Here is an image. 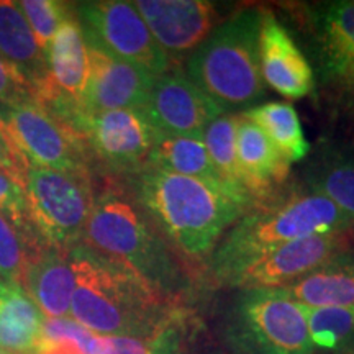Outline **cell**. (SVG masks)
Here are the masks:
<instances>
[{
  "mask_svg": "<svg viewBox=\"0 0 354 354\" xmlns=\"http://www.w3.org/2000/svg\"><path fill=\"white\" fill-rule=\"evenodd\" d=\"M0 140L7 141L8 145H10V138H8V133H7V127H6V122H3V117L0 115ZM12 146V145H10Z\"/></svg>",
  "mask_w": 354,
  "mask_h": 354,
  "instance_id": "obj_33",
  "label": "cell"
},
{
  "mask_svg": "<svg viewBox=\"0 0 354 354\" xmlns=\"http://www.w3.org/2000/svg\"><path fill=\"white\" fill-rule=\"evenodd\" d=\"M284 289L308 308L354 307V248L338 251Z\"/></svg>",
  "mask_w": 354,
  "mask_h": 354,
  "instance_id": "obj_18",
  "label": "cell"
},
{
  "mask_svg": "<svg viewBox=\"0 0 354 354\" xmlns=\"http://www.w3.org/2000/svg\"><path fill=\"white\" fill-rule=\"evenodd\" d=\"M76 289V274L69 251L44 246L30 261L24 290L32 297L44 318H66Z\"/></svg>",
  "mask_w": 354,
  "mask_h": 354,
  "instance_id": "obj_17",
  "label": "cell"
},
{
  "mask_svg": "<svg viewBox=\"0 0 354 354\" xmlns=\"http://www.w3.org/2000/svg\"><path fill=\"white\" fill-rule=\"evenodd\" d=\"M305 12L323 79L354 91V0L315 3Z\"/></svg>",
  "mask_w": 354,
  "mask_h": 354,
  "instance_id": "obj_14",
  "label": "cell"
},
{
  "mask_svg": "<svg viewBox=\"0 0 354 354\" xmlns=\"http://www.w3.org/2000/svg\"><path fill=\"white\" fill-rule=\"evenodd\" d=\"M0 354H12V353H7V351H3V349H0Z\"/></svg>",
  "mask_w": 354,
  "mask_h": 354,
  "instance_id": "obj_34",
  "label": "cell"
},
{
  "mask_svg": "<svg viewBox=\"0 0 354 354\" xmlns=\"http://www.w3.org/2000/svg\"><path fill=\"white\" fill-rule=\"evenodd\" d=\"M28 169L30 166L26 165L25 159L7 141L0 140V174L10 177L12 180H15L24 189Z\"/></svg>",
  "mask_w": 354,
  "mask_h": 354,
  "instance_id": "obj_31",
  "label": "cell"
},
{
  "mask_svg": "<svg viewBox=\"0 0 354 354\" xmlns=\"http://www.w3.org/2000/svg\"><path fill=\"white\" fill-rule=\"evenodd\" d=\"M76 274L69 315L95 335L151 339L169 325L162 295L127 266L87 245L69 250Z\"/></svg>",
  "mask_w": 354,
  "mask_h": 354,
  "instance_id": "obj_1",
  "label": "cell"
},
{
  "mask_svg": "<svg viewBox=\"0 0 354 354\" xmlns=\"http://www.w3.org/2000/svg\"><path fill=\"white\" fill-rule=\"evenodd\" d=\"M259 66L263 81L286 99H302L315 87L308 59L269 10L261 13Z\"/></svg>",
  "mask_w": 354,
  "mask_h": 354,
  "instance_id": "obj_16",
  "label": "cell"
},
{
  "mask_svg": "<svg viewBox=\"0 0 354 354\" xmlns=\"http://www.w3.org/2000/svg\"><path fill=\"white\" fill-rule=\"evenodd\" d=\"M348 233L310 234L277 248L238 274L230 286L258 289V287H282L325 263L326 259L351 245Z\"/></svg>",
  "mask_w": 354,
  "mask_h": 354,
  "instance_id": "obj_13",
  "label": "cell"
},
{
  "mask_svg": "<svg viewBox=\"0 0 354 354\" xmlns=\"http://www.w3.org/2000/svg\"><path fill=\"white\" fill-rule=\"evenodd\" d=\"M0 215L12 221L26 240L35 245H43V243H38V234L30 223L24 189L3 174H0Z\"/></svg>",
  "mask_w": 354,
  "mask_h": 354,
  "instance_id": "obj_29",
  "label": "cell"
},
{
  "mask_svg": "<svg viewBox=\"0 0 354 354\" xmlns=\"http://www.w3.org/2000/svg\"><path fill=\"white\" fill-rule=\"evenodd\" d=\"M353 220L320 194L289 190L236 220L210 256L216 281L232 284L243 269L287 243L325 233H348Z\"/></svg>",
  "mask_w": 354,
  "mask_h": 354,
  "instance_id": "obj_3",
  "label": "cell"
},
{
  "mask_svg": "<svg viewBox=\"0 0 354 354\" xmlns=\"http://www.w3.org/2000/svg\"><path fill=\"white\" fill-rule=\"evenodd\" d=\"M24 192L30 223L44 245L61 251L81 245L95 203L86 172L30 167Z\"/></svg>",
  "mask_w": 354,
  "mask_h": 354,
  "instance_id": "obj_6",
  "label": "cell"
},
{
  "mask_svg": "<svg viewBox=\"0 0 354 354\" xmlns=\"http://www.w3.org/2000/svg\"><path fill=\"white\" fill-rule=\"evenodd\" d=\"M261 13V8H245L221 21L187 61V77L223 112L251 109L264 95Z\"/></svg>",
  "mask_w": 354,
  "mask_h": 354,
  "instance_id": "obj_4",
  "label": "cell"
},
{
  "mask_svg": "<svg viewBox=\"0 0 354 354\" xmlns=\"http://www.w3.org/2000/svg\"><path fill=\"white\" fill-rule=\"evenodd\" d=\"M304 180L305 187L333 202L354 223V146L320 149L305 167Z\"/></svg>",
  "mask_w": 354,
  "mask_h": 354,
  "instance_id": "obj_21",
  "label": "cell"
},
{
  "mask_svg": "<svg viewBox=\"0 0 354 354\" xmlns=\"http://www.w3.org/2000/svg\"><path fill=\"white\" fill-rule=\"evenodd\" d=\"M32 102H37L32 86L0 56V104L6 109H12Z\"/></svg>",
  "mask_w": 354,
  "mask_h": 354,
  "instance_id": "obj_30",
  "label": "cell"
},
{
  "mask_svg": "<svg viewBox=\"0 0 354 354\" xmlns=\"http://www.w3.org/2000/svg\"><path fill=\"white\" fill-rule=\"evenodd\" d=\"M44 246L46 245H35L26 240L12 221L0 215V279L24 289L30 261Z\"/></svg>",
  "mask_w": 354,
  "mask_h": 354,
  "instance_id": "obj_27",
  "label": "cell"
},
{
  "mask_svg": "<svg viewBox=\"0 0 354 354\" xmlns=\"http://www.w3.org/2000/svg\"><path fill=\"white\" fill-rule=\"evenodd\" d=\"M82 243L127 266L158 294L174 295L184 287V274L169 246L143 209L118 194L97 198Z\"/></svg>",
  "mask_w": 354,
  "mask_h": 354,
  "instance_id": "obj_5",
  "label": "cell"
},
{
  "mask_svg": "<svg viewBox=\"0 0 354 354\" xmlns=\"http://www.w3.org/2000/svg\"><path fill=\"white\" fill-rule=\"evenodd\" d=\"M143 110L156 133L196 138H203L207 127L223 113L180 71H167L156 79Z\"/></svg>",
  "mask_w": 354,
  "mask_h": 354,
  "instance_id": "obj_10",
  "label": "cell"
},
{
  "mask_svg": "<svg viewBox=\"0 0 354 354\" xmlns=\"http://www.w3.org/2000/svg\"><path fill=\"white\" fill-rule=\"evenodd\" d=\"M35 354H82L79 348L73 342H46V339H39V344Z\"/></svg>",
  "mask_w": 354,
  "mask_h": 354,
  "instance_id": "obj_32",
  "label": "cell"
},
{
  "mask_svg": "<svg viewBox=\"0 0 354 354\" xmlns=\"http://www.w3.org/2000/svg\"><path fill=\"white\" fill-rule=\"evenodd\" d=\"M44 315L20 286L0 281V349L35 354L41 339Z\"/></svg>",
  "mask_w": 354,
  "mask_h": 354,
  "instance_id": "obj_22",
  "label": "cell"
},
{
  "mask_svg": "<svg viewBox=\"0 0 354 354\" xmlns=\"http://www.w3.org/2000/svg\"><path fill=\"white\" fill-rule=\"evenodd\" d=\"M81 135L107 165L120 169L148 162L156 140V130L143 109L87 115L81 122Z\"/></svg>",
  "mask_w": 354,
  "mask_h": 354,
  "instance_id": "obj_12",
  "label": "cell"
},
{
  "mask_svg": "<svg viewBox=\"0 0 354 354\" xmlns=\"http://www.w3.org/2000/svg\"><path fill=\"white\" fill-rule=\"evenodd\" d=\"M0 56L25 77L38 102L50 82L46 56L19 3L12 0H0Z\"/></svg>",
  "mask_w": 354,
  "mask_h": 354,
  "instance_id": "obj_19",
  "label": "cell"
},
{
  "mask_svg": "<svg viewBox=\"0 0 354 354\" xmlns=\"http://www.w3.org/2000/svg\"><path fill=\"white\" fill-rule=\"evenodd\" d=\"M140 205L185 254L205 256L225 230L251 209L253 197L225 183L172 174L146 166L138 179Z\"/></svg>",
  "mask_w": 354,
  "mask_h": 354,
  "instance_id": "obj_2",
  "label": "cell"
},
{
  "mask_svg": "<svg viewBox=\"0 0 354 354\" xmlns=\"http://www.w3.org/2000/svg\"><path fill=\"white\" fill-rule=\"evenodd\" d=\"M236 161L243 185L251 197L266 196L272 185L282 184L289 176V162L264 131L245 117H238Z\"/></svg>",
  "mask_w": 354,
  "mask_h": 354,
  "instance_id": "obj_20",
  "label": "cell"
},
{
  "mask_svg": "<svg viewBox=\"0 0 354 354\" xmlns=\"http://www.w3.org/2000/svg\"><path fill=\"white\" fill-rule=\"evenodd\" d=\"M241 338L258 354H313L304 305L284 287L246 289L236 305Z\"/></svg>",
  "mask_w": 354,
  "mask_h": 354,
  "instance_id": "obj_8",
  "label": "cell"
},
{
  "mask_svg": "<svg viewBox=\"0 0 354 354\" xmlns=\"http://www.w3.org/2000/svg\"><path fill=\"white\" fill-rule=\"evenodd\" d=\"M2 117L12 148L30 167L86 172L81 136L37 102L6 109Z\"/></svg>",
  "mask_w": 354,
  "mask_h": 354,
  "instance_id": "obj_9",
  "label": "cell"
},
{
  "mask_svg": "<svg viewBox=\"0 0 354 354\" xmlns=\"http://www.w3.org/2000/svg\"><path fill=\"white\" fill-rule=\"evenodd\" d=\"M19 3L21 13L28 21L41 51L46 56L55 35L69 17L68 3L56 0H21Z\"/></svg>",
  "mask_w": 354,
  "mask_h": 354,
  "instance_id": "obj_28",
  "label": "cell"
},
{
  "mask_svg": "<svg viewBox=\"0 0 354 354\" xmlns=\"http://www.w3.org/2000/svg\"><path fill=\"white\" fill-rule=\"evenodd\" d=\"M146 166L172 172V174L225 183V179L212 162L203 138H196V136H176L156 133V140H154Z\"/></svg>",
  "mask_w": 354,
  "mask_h": 354,
  "instance_id": "obj_23",
  "label": "cell"
},
{
  "mask_svg": "<svg viewBox=\"0 0 354 354\" xmlns=\"http://www.w3.org/2000/svg\"><path fill=\"white\" fill-rule=\"evenodd\" d=\"M236 125L238 115L221 113L207 127L205 133H203V143H205L215 169L220 172L225 183L248 192L243 185L240 167H238L236 161Z\"/></svg>",
  "mask_w": 354,
  "mask_h": 354,
  "instance_id": "obj_25",
  "label": "cell"
},
{
  "mask_svg": "<svg viewBox=\"0 0 354 354\" xmlns=\"http://www.w3.org/2000/svg\"><path fill=\"white\" fill-rule=\"evenodd\" d=\"M76 10L87 44L115 59L140 66L156 77L169 71V56L153 38L133 2H79Z\"/></svg>",
  "mask_w": 354,
  "mask_h": 354,
  "instance_id": "obj_7",
  "label": "cell"
},
{
  "mask_svg": "<svg viewBox=\"0 0 354 354\" xmlns=\"http://www.w3.org/2000/svg\"><path fill=\"white\" fill-rule=\"evenodd\" d=\"M304 308L313 348L343 351L354 339V307Z\"/></svg>",
  "mask_w": 354,
  "mask_h": 354,
  "instance_id": "obj_26",
  "label": "cell"
},
{
  "mask_svg": "<svg viewBox=\"0 0 354 354\" xmlns=\"http://www.w3.org/2000/svg\"><path fill=\"white\" fill-rule=\"evenodd\" d=\"M353 228H354V227H353Z\"/></svg>",
  "mask_w": 354,
  "mask_h": 354,
  "instance_id": "obj_35",
  "label": "cell"
},
{
  "mask_svg": "<svg viewBox=\"0 0 354 354\" xmlns=\"http://www.w3.org/2000/svg\"><path fill=\"white\" fill-rule=\"evenodd\" d=\"M133 3L166 53L196 50L220 25L215 3L207 0H138Z\"/></svg>",
  "mask_w": 354,
  "mask_h": 354,
  "instance_id": "obj_15",
  "label": "cell"
},
{
  "mask_svg": "<svg viewBox=\"0 0 354 354\" xmlns=\"http://www.w3.org/2000/svg\"><path fill=\"white\" fill-rule=\"evenodd\" d=\"M241 117L258 125L289 165L302 161L310 153L299 115L287 102H266L245 110Z\"/></svg>",
  "mask_w": 354,
  "mask_h": 354,
  "instance_id": "obj_24",
  "label": "cell"
},
{
  "mask_svg": "<svg viewBox=\"0 0 354 354\" xmlns=\"http://www.w3.org/2000/svg\"><path fill=\"white\" fill-rule=\"evenodd\" d=\"M87 48L88 79L81 104L82 118L110 110L145 109L158 77L140 66L115 59L91 44Z\"/></svg>",
  "mask_w": 354,
  "mask_h": 354,
  "instance_id": "obj_11",
  "label": "cell"
}]
</instances>
